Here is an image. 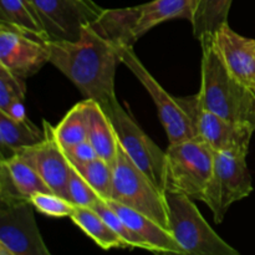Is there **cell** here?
Listing matches in <instances>:
<instances>
[{
  "mask_svg": "<svg viewBox=\"0 0 255 255\" xmlns=\"http://www.w3.org/2000/svg\"><path fill=\"white\" fill-rule=\"evenodd\" d=\"M122 219L125 223L144 241L151 252L158 253H169L177 255H187L178 242L174 239L171 232L164 227L159 226L157 222L149 217L119 203V202L110 199L105 201Z\"/></svg>",
  "mask_w": 255,
  "mask_h": 255,
  "instance_id": "obj_15",
  "label": "cell"
},
{
  "mask_svg": "<svg viewBox=\"0 0 255 255\" xmlns=\"http://www.w3.org/2000/svg\"><path fill=\"white\" fill-rule=\"evenodd\" d=\"M25 80L15 76L6 67L0 65V111L6 109L15 100H25Z\"/></svg>",
  "mask_w": 255,
  "mask_h": 255,
  "instance_id": "obj_29",
  "label": "cell"
},
{
  "mask_svg": "<svg viewBox=\"0 0 255 255\" xmlns=\"http://www.w3.org/2000/svg\"><path fill=\"white\" fill-rule=\"evenodd\" d=\"M74 166V164H72ZM102 201H110L114 192V166L96 157L80 166H74Z\"/></svg>",
  "mask_w": 255,
  "mask_h": 255,
  "instance_id": "obj_25",
  "label": "cell"
},
{
  "mask_svg": "<svg viewBox=\"0 0 255 255\" xmlns=\"http://www.w3.org/2000/svg\"><path fill=\"white\" fill-rule=\"evenodd\" d=\"M66 198L75 206L87 207V208H94L101 201V197L87 183L86 179L72 164L69 182H67Z\"/></svg>",
  "mask_w": 255,
  "mask_h": 255,
  "instance_id": "obj_27",
  "label": "cell"
},
{
  "mask_svg": "<svg viewBox=\"0 0 255 255\" xmlns=\"http://www.w3.org/2000/svg\"><path fill=\"white\" fill-rule=\"evenodd\" d=\"M55 136L64 149L87 139V99L75 105L54 127Z\"/></svg>",
  "mask_w": 255,
  "mask_h": 255,
  "instance_id": "obj_23",
  "label": "cell"
},
{
  "mask_svg": "<svg viewBox=\"0 0 255 255\" xmlns=\"http://www.w3.org/2000/svg\"><path fill=\"white\" fill-rule=\"evenodd\" d=\"M50 41H77L104 9L92 0H31Z\"/></svg>",
  "mask_w": 255,
  "mask_h": 255,
  "instance_id": "obj_10",
  "label": "cell"
},
{
  "mask_svg": "<svg viewBox=\"0 0 255 255\" xmlns=\"http://www.w3.org/2000/svg\"><path fill=\"white\" fill-rule=\"evenodd\" d=\"M50 64L61 71L87 100L102 110L117 101L115 75L120 61L117 45L94 24L85 27L77 41H49Z\"/></svg>",
  "mask_w": 255,
  "mask_h": 255,
  "instance_id": "obj_1",
  "label": "cell"
},
{
  "mask_svg": "<svg viewBox=\"0 0 255 255\" xmlns=\"http://www.w3.org/2000/svg\"><path fill=\"white\" fill-rule=\"evenodd\" d=\"M1 163L5 164L15 187L25 198L30 199L35 193H39V192H51L46 183L42 181L36 169L34 168V166H31L19 153L4 159Z\"/></svg>",
  "mask_w": 255,
  "mask_h": 255,
  "instance_id": "obj_24",
  "label": "cell"
},
{
  "mask_svg": "<svg viewBox=\"0 0 255 255\" xmlns=\"http://www.w3.org/2000/svg\"><path fill=\"white\" fill-rule=\"evenodd\" d=\"M1 112H4V114H6L7 116L16 120V121H25V120H27L24 100H15V101H12L6 109L2 110Z\"/></svg>",
  "mask_w": 255,
  "mask_h": 255,
  "instance_id": "obj_31",
  "label": "cell"
},
{
  "mask_svg": "<svg viewBox=\"0 0 255 255\" xmlns=\"http://www.w3.org/2000/svg\"><path fill=\"white\" fill-rule=\"evenodd\" d=\"M164 193L168 206V229L187 255L239 254L207 223L191 197L174 189H167Z\"/></svg>",
  "mask_w": 255,
  "mask_h": 255,
  "instance_id": "obj_4",
  "label": "cell"
},
{
  "mask_svg": "<svg viewBox=\"0 0 255 255\" xmlns=\"http://www.w3.org/2000/svg\"><path fill=\"white\" fill-rule=\"evenodd\" d=\"M44 138V128L40 129L29 119L25 121H16L0 111L1 161L10 158L22 149L36 146Z\"/></svg>",
  "mask_w": 255,
  "mask_h": 255,
  "instance_id": "obj_18",
  "label": "cell"
},
{
  "mask_svg": "<svg viewBox=\"0 0 255 255\" xmlns=\"http://www.w3.org/2000/svg\"><path fill=\"white\" fill-rule=\"evenodd\" d=\"M197 0H152L138 5L139 16L136 36L139 39L158 24L172 19H187L191 21Z\"/></svg>",
  "mask_w": 255,
  "mask_h": 255,
  "instance_id": "obj_17",
  "label": "cell"
},
{
  "mask_svg": "<svg viewBox=\"0 0 255 255\" xmlns=\"http://www.w3.org/2000/svg\"><path fill=\"white\" fill-rule=\"evenodd\" d=\"M42 125L45 138L36 146L25 148L17 153L34 166L50 191L66 198L71 163L55 136L54 127L45 120L42 121Z\"/></svg>",
  "mask_w": 255,
  "mask_h": 255,
  "instance_id": "obj_12",
  "label": "cell"
},
{
  "mask_svg": "<svg viewBox=\"0 0 255 255\" xmlns=\"http://www.w3.org/2000/svg\"><path fill=\"white\" fill-rule=\"evenodd\" d=\"M202 46V82L198 104L218 116L255 128V90L239 81L227 67L214 36L199 39Z\"/></svg>",
  "mask_w": 255,
  "mask_h": 255,
  "instance_id": "obj_2",
  "label": "cell"
},
{
  "mask_svg": "<svg viewBox=\"0 0 255 255\" xmlns=\"http://www.w3.org/2000/svg\"><path fill=\"white\" fill-rule=\"evenodd\" d=\"M252 192L253 182L247 156L214 152L213 172L202 199L213 212L214 222L222 223L231 206L249 197Z\"/></svg>",
  "mask_w": 255,
  "mask_h": 255,
  "instance_id": "obj_8",
  "label": "cell"
},
{
  "mask_svg": "<svg viewBox=\"0 0 255 255\" xmlns=\"http://www.w3.org/2000/svg\"><path fill=\"white\" fill-rule=\"evenodd\" d=\"M30 202L40 213L54 218H66L74 213L75 204L69 199L57 196L54 192H39L30 198Z\"/></svg>",
  "mask_w": 255,
  "mask_h": 255,
  "instance_id": "obj_28",
  "label": "cell"
},
{
  "mask_svg": "<svg viewBox=\"0 0 255 255\" xmlns=\"http://www.w3.org/2000/svg\"><path fill=\"white\" fill-rule=\"evenodd\" d=\"M50 60L49 44L0 22V65L25 80L34 76Z\"/></svg>",
  "mask_w": 255,
  "mask_h": 255,
  "instance_id": "obj_11",
  "label": "cell"
},
{
  "mask_svg": "<svg viewBox=\"0 0 255 255\" xmlns=\"http://www.w3.org/2000/svg\"><path fill=\"white\" fill-rule=\"evenodd\" d=\"M196 125L197 137L206 142L214 152L248 154L254 127L227 120L201 106L197 111Z\"/></svg>",
  "mask_w": 255,
  "mask_h": 255,
  "instance_id": "obj_13",
  "label": "cell"
},
{
  "mask_svg": "<svg viewBox=\"0 0 255 255\" xmlns=\"http://www.w3.org/2000/svg\"><path fill=\"white\" fill-rule=\"evenodd\" d=\"M95 211L102 217L105 222L109 224L110 228L126 243L127 248H139V249H147L149 251L148 246L144 243L143 239L139 236H137L128 226L124 222V219L109 206L105 201H100L96 206L94 207Z\"/></svg>",
  "mask_w": 255,
  "mask_h": 255,
  "instance_id": "obj_26",
  "label": "cell"
},
{
  "mask_svg": "<svg viewBox=\"0 0 255 255\" xmlns=\"http://www.w3.org/2000/svg\"><path fill=\"white\" fill-rule=\"evenodd\" d=\"M29 199L0 201V255H49Z\"/></svg>",
  "mask_w": 255,
  "mask_h": 255,
  "instance_id": "obj_9",
  "label": "cell"
},
{
  "mask_svg": "<svg viewBox=\"0 0 255 255\" xmlns=\"http://www.w3.org/2000/svg\"><path fill=\"white\" fill-rule=\"evenodd\" d=\"M114 125L117 139L131 161L162 191H167V153L136 124L117 100L104 110Z\"/></svg>",
  "mask_w": 255,
  "mask_h": 255,
  "instance_id": "obj_7",
  "label": "cell"
},
{
  "mask_svg": "<svg viewBox=\"0 0 255 255\" xmlns=\"http://www.w3.org/2000/svg\"><path fill=\"white\" fill-rule=\"evenodd\" d=\"M70 218L100 248L105 251L114 248H127L126 243L110 228L109 224L94 208L75 206L74 213Z\"/></svg>",
  "mask_w": 255,
  "mask_h": 255,
  "instance_id": "obj_22",
  "label": "cell"
},
{
  "mask_svg": "<svg viewBox=\"0 0 255 255\" xmlns=\"http://www.w3.org/2000/svg\"><path fill=\"white\" fill-rule=\"evenodd\" d=\"M117 51L120 61L133 72L153 99L169 143L196 138V117L199 109L197 95L191 97H173L149 74L136 56L132 46H117Z\"/></svg>",
  "mask_w": 255,
  "mask_h": 255,
  "instance_id": "obj_3",
  "label": "cell"
},
{
  "mask_svg": "<svg viewBox=\"0 0 255 255\" xmlns=\"http://www.w3.org/2000/svg\"><path fill=\"white\" fill-rule=\"evenodd\" d=\"M233 0H197L193 16L191 19L193 35L202 39L214 35L228 24V15Z\"/></svg>",
  "mask_w": 255,
  "mask_h": 255,
  "instance_id": "obj_21",
  "label": "cell"
},
{
  "mask_svg": "<svg viewBox=\"0 0 255 255\" xmlns=\"http://www.w3.org/2000/svg\"><path fill=\"white\" fill-rule=\"evenodd\" d=\"M64 151L67 159L70 161V163L74 164V166L84 164L97 157L96 151H95L94 146H92L91 142H90L89 139H85V141L75 144L71 148L64 149Z\"/></svg>",
  "mask_w": 255,
  "mask_h": 255,
  "instance_id": "obj_30",
  "label": "cell"
},
{
  "mask_svg": "<svg viewBox=\"0 0 255 255\" xmlns=\"http://www.w3.org/2000/svg\"><path fill=\"white\" fill-rule=\"evenodd\" d=\"M87 139L97 157L114 166L119 153V139L114 125L97 102L87 100Z\"/></svg>",
  "mask_w": 255,
  "mask_h": 255,
  "instance_id": "obj_16",
  "label": "cell"
},
{
  "mask_svg": "<svg viewBox=\"0 0 255 255\" xmlns=\"http://www.w3.org/2000/svg\"><path fill=\"white\" fill-rule=\"evenodd\" d=\"M138 16V5L124 9L104 10L94 26L117 46H132L138 40L136 36Z\"/></svg>",
  "mask_w": 255,
  "mask_h": 255,
  "instance_id": "obj_19",
  "label": "cell"
},
{
  "mask_svg": "<svg viewBox=\"0 0 255 255\" xmlns=\"http://www.w3.org/2000/svg\"><path fill=\"white\" fill-rule=\"evenodd\" d=\"M214 41L229 71L255 90V39L237 34L227 24L214 35Z\"/></svg>",
  "mask_w": 255,
  "mask_h": 255,
  "instance_id": "obj_14",
  "label": "cell"
},
{
  "mask_svg": "<svg viewBox=\"0 0 255 255\" xmlns=\"http://www.w3.org/2000/svg\"><path fill=\"white\" fill-rule=\"evenodd\" d=\"M0 22H5L25 34L49 42L46 30L29 0H0Z\"/></svg>",
  "mask_w": 255,
  "mask_h": 255,
  "instance_id": "obj_20",
  "label": "cell"
},
{
  "mask_svg": "<svg viewBox=\"0 0 255 255\" xmlns=\"http://www.w3.org/2000/svg\"><path fill=\"white\" fill-rule=\"evenodd\" d=\"M166 153L167 189L202 201L213 172V149L196 137L169 143Z\"/></svg>",
  "mask_w": 255,
  "mask_h": 255,
  "instance_id": "obj_5",
  "label": "cell"
},
{
  "mask_svg": "<svg viewBox=\"0 0 255 255\" xmlns=\"http://www.w3.org/2000/svg\"><path fill=\"white\" fill-rule=\"evenodd\" d=\"M168 229V206L166 193L156 186L119 147L114 164L112 198ZM169 231V229H168Z\"/></svg>",
  "mask_w": 255,
  "mask_h": 255,
  "instance_id": "obj_6",
  "label": "cell"
}]
</instances>
